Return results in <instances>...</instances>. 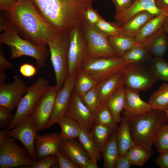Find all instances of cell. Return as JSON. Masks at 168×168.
<instances>
[{
  "label": "cell",
  "mask_w": 168,
  "mask_h": 168,
  "mask_svg": "<svg viewBox=\"0 0 168 168\" xmlns=\"http://www.w3.org/2000/svg\"><path fill=\"white\" fill-rule=\"evenodd\" d=\"M125 87H121L116 91L108 99L106 104L114 120L119 123L121 117L120 114L125 107Z\"/></svg>",
  "instance_id": "cell-27"
},
{
  "label": "cell",
  "mask_w": 168,
  "mask_h": 168,
  "mask_svg": "<svg viewBox=\"0 0 168 168\" xmlns=\"http://www.w3.org/2000/svg\"><path fill=\"white\" fill-rule=\"evenodd\" d=\"M75 121L82 129L90 131L94 124V114L84 104L74 89L64 115Z\"/></svg>",
  "instance_id": "cell-14"
},
{
  "label": "cell",
  "mask_w": 168,
  "mask_h": 168,
  "mask_svg": "<svg viewBox=\"0 0 168 168\" xmlns=\"http://www.w3.org/2000/svg\"><path fill=\"white\" fill-rule=\"evenodd\" d=\"M69 44V33L59 32L48 43L55 76V86L58 91L63 86L68 77V54Z\"/></svg>",
  "instance_id": "cell-5"
},
{
  "label": "cell",
  "mask_w": 168,
  "mask_h": 168,
  "mask_svg": "<svg viewBox=\"0 0 168 168\" xmlns=\"http://www.w3.org/2000/svg\"><path fill=\"white\" fill-rule=\"evenodd\" d=\"M95 26L108 37L123 34L121 26L117 23L106 21L103 18Z\"/></svg>",
  "instance_id": "cell-39"
},
{
  "label": "cell",
  "mask_w": 168,
  "mask_h": 168,
  "mask_svg": "<svg viewBox=\"0 0 168 168\" xmlns=\"http://www.w3.org/2000/svg\"><path fill=\"white\" fill-rule=\"evenodd\" d=\"M56 155L58 159L60 168H80L77 164L71 161L61 151H58Z\"/></svg>",
  "instance_id": "cell-44"
},
{
  "label": "cell",
  "mask_w": 168,
  "mask_h": 168,
  "mask_svg": "<svg viewBox=\"0 0 168 168\" xmlns=\"http://www.w3.org/2000/svg\"><path fill=\"white\" fill-rule=\"evenodd\" d=\"M6 12L7 19L18 34L37 45L46 46L58 32L41 16L31 0H17Z\"/></svg>",
  "instance_id": "cell-1"
},
{
  "label": "cell",
  "mask_w": 168,
  "mask_h": 168,
  "mask_svg": "<svg viewBox=\"0 0 168 168\" xmlns=\"http://www.w3.org/2000/svg\"><path fill=\"white\" fill-rule=\"evenodd\" d=\"M76 77H68L63 86L58 91L55 99L52 115L46 129L57 123L59 119L64 115L74 87Z\"/></svg>",
  "instance_id": "cell-16"
},
{
  "label": "cell",
  "mask_w": 168,
  "mask_h": 168,
  "mask_svg": "<svg viewBox=\"0 0 168 168\" xmlns=\"http://www.w3.org/2000/svg\"><path fill=\"white\" fill-rule=\"evenodd\" d=\"M50 87L49 82L43 77L38 78L31 85L27 87L26 92L19 102L13 120L7 129H12L30 115L40 98Z\"/></svg>",
  "instance_id": "cell-10"
},
{
  "label": "cell",
  "mask_w": 168,
  "mask_h": 168,
  "mask_svg": "<svg viewBox=\"0 0 168 168\" xmlns=\"http://www.w3.org/2000/svg\"><path fill=\"white\" fill-rule=\"evenodd\" d=\"M168 16V11H164L147 21L134 38L137 43H142L147 38L153 34L162 27Z\"/></svg>",
  "instance_id": "cell-26"
},
{
  "label": "cell",
  "mask_w": 168,
  "mask_h": 168,
  "mask_svg": "<svg viewBox=\"0 0 168 168\" xmlns=\"http://www.w3.org/2000/svg\"><path fill=\"white\" fill-rule=\"evenodd\" d=\"M2 44L0 45V83L5 82L6 70L13 67L12 64L9 62L4 56Z\"/></svg>",
  "instance_id": "cell-43"
},
{
  "label": "cell",
  "mask_w": 168,
  "mask_h": 168,
  "mask_svg": "<svg viewBox=\"0 0 168 168\" xmlns=\"http://www.w3.org/2000/svg\"><path fill=\"white\" fill-rule=\"evenodd\" d=\"M21 73L24 77H32L36 73L37 69L33 65L25 63L21 65L19 69Z\"/></svg>",
  "instance_id": "cell-47"
},
{
  "label": "cell",
  "mask_w": 168,
  "mask_h": 168,
  "mask_svg": "<svg viewBox=\"0 0 168 168\" xmlns=\"http://www.w3.org/2000/svg\"><path fill=\"white\" fill-rule=\"evenodd\" d=\"M149 65L157 80L168 83V62L163 57H154Z\"/></svg>",
  "instance_id": "cell-37"
},
{
  "label": "cell",
  "mask_w": 168,
  "mask_h": 168,
  "mask_svg": "<svg viewBox=\"0 0 168 168\" xmlns=\"http://www.w3.org/2000/svg\"><path fill=\"white\" fill-rule=\"evenodd\" d=\"M94 114V124L102 125L114 130L118 128V124L114 121L106 103L100 104Z\"/></svg>",
  "instance_id": "cell-35"
},
{
  "label": "cell",
  "mask_w": 168,
  "mask_h": 168,
  "mask_svg": "<svg viewBox=\"0 0 168 168\" xmlns=\"http://www.w3.org/2000/svg\"><path fill=\"white\" fill-rule=\"evenodd\" d=\"M78 138L91 160L97 163L101 159L102 154L96 145L91 131L89 132L82 129Z\"/></svg>",
  "instance_id": "cell-30"
},
{
  "label": "cell",
  "mask_w": 168,
  "mask_h": 168,
  "mask_svg": "<svg viewBox=\"0 0 168 168\" xmlns=\"http://www.w3.org/2000/svg\"><path fill=\"white\" fill-rule=\"evenodd\" d=\"M115 8V15L121 13L127 9L131 5L133 0H111Z\"/></svg>",
  "instance_id": "cell-46"
},
{
  "label": "cell",
  "mask_w": 168,
  "mask_h": 168,
  "mask_svg": "<svg viewBox=\"0 0 168 168\" xmlns=\"http://www.w3.org/2000/svg\"><path fill=\"white\" fill-rule=\"evenodd\" d=\"M125 91V107L123 113V116L133 117L145 114L152 109L151 105L141 98L139 91L127 86Z\"/></svg>",
  "instance_id": "cell-19"
},
{
  "label": "cell",
  "mask_w": 168,
  "mask_h": 168,
  "mask_svg": "<svg viewBox=\"0 0 168 168\" xmlns=\"http://www.w3.org/2000/svg\"><path fill=\"white\" fill-rule=\"evenodd\" d=\"M126 64L120 58H87L81 64L79 71L86 73L99 82L121 72Z\"/></svg>",
  "instance_id": "cell-11"
},
{
  "label": "cell",
  "mask_w": 168,
  "mask_h": 168,
  "mask_svg": "<svg viewBox=\"0 0 168 168\" xmlns=\"http://www.w3.org/2000/svg\"><path fill=\"white\" fill-rule=\"evenodd\" d=\"M2 131L7 137L14 138L21 142L31 157L36 161L35 142L38 132L30 115L17 123L12 129H6Z\"/></svg>",
  "instance_id": "cell-13"
},
{
  "label": "cell",
  "mask_w": 168,
  "mask_h": 168,
  "mask_svg": "<svg viewBox=\"0 0 168 168\" xmlns=\"http://www.w3.org/2000/svg\"><path fill=\"white\" fill-rule=\"evenodd\" d=\"M11 111L2 106L0 105V128H3L8 127L14 118Z\"/></svg>",
  "instance_id": "cell-42"
},
{
  "label": "cell",
  "mask_w": 168,
  "mask_h": 168,
  "mask_svg": "<svg viewBox=\"0 0 168 168\" xmlns=\"http://www.w3.org/2000/svg\"><path fill=\"white\" fill-rule=\"evenodd\" d=\"M125 86L121 72L116 73L98 82L96 88L100 104L105 103L108 99L116 91Z\"/></svg>",
  "instance_id": "cell-21"
},
{
  "label": "cell",
  "mask_w": 168,
  "mask_h": 168,
  "mask_svg": "<svg viewBox=\"0 0 168 168\" xmlns=\"http://www.w3.org/2000/svg\"><path fill=\"white\" fill-rule=\"evenodd\" d=\"M57 123L60 126L59 135L63 141L73 140L78 138L82 128L75 121L63 116Z\"/></svg>",
  "instance_id": "cell-29"
},
{
  "label": "cell",
  "mask_w": 168,
  "mask_h": 168,
  "mask_svg": "<svg viewBox=\"0 0 168 168\" xmlns=\"http://www.w3.org/2000/svg\"><path fill=\"white\" fill-rule=\"evenodd\" d=\"M132 165L129 159L125 154L120 156L114 168H129Z\"/></svg>",
  "instance_id": "cell-49"
},
{
  "label": "cell",
  "mask_w": 168,
  "mask_h": 168,
  "mask_svg": "<svg viewBox=\"0 0 168 168\" xmlns=\"http://www.w3.org/2000/svg\"><path fill=\"white\" fill-rule=\"evenodd\" d=\"M121 72L125 86L139 92L149 89L157 80L150 65L145 63L126 64Z\"/></svg>",
  "instance_id": "cell-9"
},
{
  "label": "cell",
  "mask_w": 168,
  "mask_h": 168,
  "mask_svg": "<svg viewBox=\"0 0 168 168\" xmlns=\"http://www.w3.org/2000/svg\"><path fill=\"white\" fill-rule=\"evenodd\" d=\"M162 28L166 33L168 34V16L164 21Z\"/></svg>",
  "instance_id": "cell-52"
},
{
  "label": "cell",
  "mask_w": 168,
  "mask_h": 168,
  "mask_svg": "<svg viewBox=\"0 0 168 168\" xmlns=\"http://www.w3.org/2000/svg\"><path fill=\"white\" fill-rule=\"evenodd\" d=\"M80 97L84 104L93 113L100 104L96 87Z\"/></svg>",
  "instance_id": "cell-40"
},
{
  "label": "cell",
  "mask_w": 168,
  "mask_h": 168,
  "mask_svg": "<svg viewBox=\"0 0 168 168\" xmlns=\"http://www.w3.org/2000/svg\"><path fill=\"white\" fill-rule=\"evenodd\" d=\"M155 0H133L130 6L125 11L114 15L117 23L122 26L133 16L144 11H147L156 16L164 11L156 6Z\"/></svg>",
  "instance_id": "cell-20"
},
{
  "label": "cell",
  "mask_w": 168,
  "mask_h": 168,
  "mask_svg": "<svg viewBox=\"0 0 168 168\" xmlns=\"http://www.w3.org/2000/svg\"><path fill=\"white\" fill-rule=\"evenodd\" d=\"M58 91L55 85L50 86L33 108L30 115L37 132L46 129L52 115Z\"/></svg>",
  "instance_id": "cell-12"
},
{
  "label": "cell",
  "mask_w": 168,
  "mask_h": 168,
  "mask_svg": "<svg viewBox=\"0 0 168 168\" xmlns=\"http://www.w3.org/2000/svg\"><path fill=\"white\" fill-rule=\"evenodd\" d=\"M4 20V19H3ZM0 43L10 48L11 58L14 59L23 56L34 58L38 69L44 68L50 53L46 46L35 44L26 39H22L16 30L6 19L5 21L1 18Z\"/></svg>",
  "instance_id": "cell-3"
},
{
  "label": "cell",
  "mask_w": 168,
  "mask_h": 168,
  "mask_svg": "<svg viewBox=\"0 0 168 168\" xmlns=\"http://www.w3.org/2000/svg\"><path fill=\"white\" fill-rule=\"evenodd\" d=\"M98 82L86 73L79 71L76 77L74 89L81 96L95 88Z\"/></svg>",
  "instance_id": "cell-34"
},
{
  "label": "cell",
  "mask_w": 168,
  "mask_h": 168,
  "mask_svg": "<svg viewBox=\"0 0 168 168\" xmlns=\"http://www.w3.org/2000/svg\"><path fill=\"white\" fill-rule=\"evenodd\" d=\"M141 43L154 57H163L168 50V39L162 27Z\"/></svg>",
  "instance_id": "cell-22"
},
{
  "label": "cell",
  "mask_w": 168,
  "mask_h": 168,
  "mask_svg": "<svg viewBox=\"0 0 168 168\" xmlns=\"http://www.w3.org/2000/svg\"><path fill=\"white\" fill-rule=\"evenodd\" d=\"M82 26L87 43V58H119L112 48L108 36L96 26L85 20Z\"/></svg>",
  "instance_id": "cell-8"
},
{
  "label": "cell",
  "mask_w": 168,
  "mask_h": 168,
  "mask_svg": "<svg viewBox=\"0 0 168 168\" xmlns=\"http://www.w3.org/2000/svg\"><path fill=\"white\" fill-rule=\"evenodd\" d=\"M166 35H167V38H168V34H166Z\"/></svg>",
  "instance_id": "cell-54"
},
{
  "label": "cell",
  "mask_w": 168,
  "mask_h": 168,
  "mask_svg": "<svg viewBox=\"0 0 168 168\" xmlns=\"http://www.w3.org/2000/svg\"><path fill=\"white\" fill-rule=\"evenodd\" d=\"M61 151L81 168H91L93 166L94 161L91 159L79 140L63 141Z\"/></svg>",
  "instance_id": "cell-18"
},
{
  "label": "cell",
  "mask_w": 168,
  "mask_h": 168,
  "mask_svg": "<svg viewBox=\"0 0 168 168\" xmlns=\"http://www.w3.org/2000/svg\"><path fill=\"white\" fill-rule=\"evenodd\" d=\"M152 58V55L141 43H137L126 51L121 58L127 64L145 63L150 62Z\"/></svg>",
  "instance_id": "cell-28"
},
{
  "label": "cell",
  "mask_w": 168,
  "mask_h": 168,
  "mask_svg": "<svg viewBox=\"0 0 168 168\" xmlns=\"http://www.w3.org/2000/svg\"><path fill=\"white\" fill-rule=\"evenodd\" d=\"M153 153L145 147L135 145L129 149L125 154L132 165L142 166L150 159Z\"/></svg>",
  "instance_id": "cell-33"
},
{
  "label": "cell",
  "mask_w": 168,
  "mask_h": 168,
  "mask_svg": "<svg viewBox=\"0 0 168 168\" xmlns=\"http://www.w3.org/2000/svg\"><path fill=\"white\" fill-rule=\"evenodd\" d=\"M69 36L68 77H76L81 64L87 58L88 45L82 24L74 27Z\"/></svg>",
  "instance_id": "cell-7"
},
{
  "label": "cell",
  "mask_w": 168,
  "mask_h": 168,
  "mask_svg": "<svg viewBox=\"0 0 168 168\" xmlns=\"http://www.w3.org/2000/svg\"><path fill=\"white\" fill-rule=\"evenodd\" d=\"M95 1H96L97 0H93Z\"/></svg>",
  "instance_id": "cell-55"
},
{
  "label": "cell",
  "mask_w": 168,
  "mask_h": 168,
  "mask_svg": "<svg viewBox=\"0 0 168 168\" xmlns=\"http://www.w3.org/2000/svg\"><path fill=\"white\" fill-rule=\"evenodd\" d=\"M128 118L134 144L153 151L152 141L155 133L161 126L168 121L165 112L152 109L143 115Z\"/></svg>",
  "instance_id": "cell-4"
},
{
  "label": "cell",
  "mask_w": 168,
  "mask_h": 168,
  "mask_svg": "<svg viewBox=\"0 0 168 168\" xmlns=\"http://www.w3.org/2000/svg\"><path fill=\"white\" fill-rule=\"evenodd\" d=\"M156 163L161 168H168V151L160 153Z\"/></svg>",
  "instance_id": "cell-48"
},
{
  "label": "cell",
  "mask_w": 168,
  "mask_h": 168,
  "mask_svg": "<svg viewBox=\"0 0 168 168\" xmlns=\"http://www.w3.org/2000/svg\"><path fill=\"white\" fill-rule=\"evenodd\" d=\"M116 130L114 131L101 151L104 168H114L120 156L116 138Z\"/></svg>",
  "instance_id": "cell-25"
},
{
  "label": "cell",
  "mask_w": 168,
  "mask_h": 168,
  "mask_svg": "<svg viewBox=\"0 0 168 168\" xmlns=\"http://www.w3.org/2000/svg\"><path fill=\"white\" fill-rule=\"evenodd\" d=\"M58 162V158L56 155H49L35 161L30 168H49Z\"/></svg>",
  "instance_id": "cell-41"
},
{
  "label": "cell",
  "mask_w": 168,
  "mask_h": 168,
  "mask_svg": "<svg viewBox=\"0 0 168 168\" xmlns=\"http://www.w3.org/2000/svg\"><path fill=\"white\" fill-rule=\"evenodd\" d=\"M102 18L97 11L94 9L92 7L89 8L85 13V20L95 25Z\"/></svg>",
  "instance_id": "cell-45"
},
{
  "label": "cell",
  "mask_w": 168,
  "mask_h": 168,
  "mask_svg": "<svg viewBox=\"0 0 168 168\" xmlns=\"http://www.w3.org/2000/svg\"><path fill=\"white\" fill-rule=\"evenodd\" d=\"M17 0H0V10L7 12L15 4Z\"/></svg>",
  "instance_id": "cell-50"
},
{
  "label": "cell",
  "mask_w": 168,
  "mask_h": 168,
  "mask_svg": "<svg viewBox=\"0 0 168 168\" xmlns=\"http://www.w3.org/2000/svg\"><path fill=\"white\" fill-rule=\"evenodd\" d=\"M108 37L113 50L120 58L137 43L134 38L124 34Z\"/></svg>",
  "instance_id": "cell-31"
},
{
  "label": "cell",
  "mask_w": 168,
  "mask_h": 168,
  "mask_svg": "<svg viewBox=\"0 0 168 168\" xmlns=\"http://www.w3.org/2000/svg\"><path fill=\"white\" fill-rule=\"evenodd\" d=\"M13 77V81L11 83H0V105L11 111L17 107L27 88L19 76L15 75Z\"/></svg>",
  "instance_id": "cell-15"
},
{
  "label": "cell",
  "mask_w": 168,
  "mask_h": 168,
  "mask_svg": "<svg viewBox=\"0 0 168 168\" xmlns=\"http://www.w3.org/2000/svg\"><path fill=\"white\" fill-rule=\"evenodd\" d=\"M36 9L54 29L69 33L85 20L86 10L93 0H31Z\"/></svg>",
  "instance_id": "cell-2"
},
{
  "label": "cell",
  "mask_w": 168,
  "mask_h": 168,
  "mask_svg": "<svg viewBox=\"0 0 168 168\" xmlns=\"http://www.w3.org/2000/svg\"><path fill=\"white\" fill-rule=\"evenodd\" d=\"M120 124L116 130V138L120 156L124 154L134 146L128 117H121Z\"/></svg>",
  "instance_id": "cell-23"
},
{
  "label": "cell",
  "mask_w": 168,
  "mask_h": 168,
  "mask_svg": "<svg viewBox=\"0 0 168 168\" xmlns=\"http://www.w3.org/2000/svg\"><path fill=\"white\" fill-rule=\"evenodd\" d=\"M155 16L147 11L137 14L121 26L122 34L134 38L145 24Z\"/></svg>",
  "instance_id": "cell-24"
},
{
  "label": "cell",
  "mask_w": 168,
  "mask_h": 168,
  "mask_svg": "<svg viewBox=\"0 0 168 168\" xmlns=\"http://www.w3.org/2000/svg\"><path fill=\"white\" fill-rule=\"evenodd\" d=\"M63 140L59 134L52 132L37 135L35 142L36 161L61 151Z\"/></svg>",
  "instance_id": "cell-17"
},
{
  "label": "cell",
  "mask_w": 168,
  "mask_h": 168,
  "mask_svg": "<svg viewBox=\"0 0 168 168\" xmlns=\"http://www.w3.org/2000/svg\"><path fill=\"white\" fill-rule=\"evenodd\" d=\"M15 140L6 136L0 130V168H31L35 161L25 148L18 145Z\"/></svg>",
  "instance_id": "cell-6"
},
{
  "label": "cell",
  "mask_w": 168,
  "mask_h": 168,
  "mask_svg": "<svg viewBox=\"0 0 168 168\" xmlns=\"http://www.w3.org/2000/svg\"><path fill=\"white\" fill-rule=\"evenodd\" d=\"M152 145L159 153L168 151V123L161 126L153 137Z\"/></svg>",
  "instance_id": "cell-38"
},
{
  "label": "cell",
  "mask_w": 168,
  "mask_h": 168,
  "mask_svg": "<svg viewBox=\"0 0 168 168\" xmlns=\"http://www.w3.org/2000/svg\"><path fill=\"white\" fill-rule=\"evenodd\" d=\"M165 112L167 115V116L168 118V109L167 110L165 111Z\"/></svg>",
  "instance_id": "cell-53"
},
{
  "label": "cell",
  "mask_w": 168,
  "mask_h": 168,
  "mask_svg": "<svg viewBox=\"0 0 168 168\" xmlns=\"http://www.w3.org/2000/svg\"><path fill=\"white\" fill-rule=\"evenodd\" d=\"M114 130L100 124H93L91 132L96 145L101 152Z\"/></svg>",
  "instance_id": "cell-36"
},
{
  "label": "cell",
  "mask_w": 168,
  "mask_h": 168,
  "mask_svg": "<svg viewBox=\"0 0 168 168\" xmlns=\"http://www.w3.org/2000/svg\"><path fill=\"white\" fill-rule=\"evenodd\" d=\"M153 109L165 111L168 109V83L161 85L151 95L148 102Z\"/></svg>",
  "instance_id": "cell-32"
},
{
  "label": "cell",
  "mask_w": 168,
  "mask_h": 168,
  "mask_svg": "<svg viewBox=\"0 0 168 168\" xmlns=\"http://www.w3.org/2000/svg\"><path fill=\"white\" fill-rule=\"evenodd\" d=\"M155 2L158 8L163 11H168V0H155Z\"/></svg>",
  "instance_id": "cell-51"
}]
</instances>
